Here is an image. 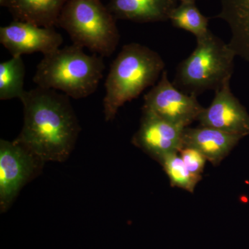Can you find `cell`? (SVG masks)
Here are the masks:
<instances>
[{
  "label": "cell",
  "mask_w": 249,
  "mask_h": 249,
  "mask_svg": "<svg viewBox=\"0 0 249 249\" xmlns=\"http://www.w3.org/2000/svg\"><path fill=\"white\" fill-rule=\"evenodd\" d=\"M19 100L24 107V124L15 141L45 163L66 160L81 129L70 97L37 86L24 91Z\"/></svg>",
  "instance_id": "cell-1"
},
{
  "label": "cell",
  "mask_w": 249,
  "mask_h": 249,
  "mask_svg": "<svg viewBox=\"0 0 249 249\" xmlns=\"http://www.w3.org/2000/svg\"><path fill=\"white\" fill-rule=\"evenodd\" d=\"M165 62L152 49L139 43L124 45L111 63L106 78L103 113L112 121L120 107L138 97L146 88L155 86Z\"/></svg>",
  "instance_id": "cell-2"
},
{
  "label": "cell",
  "mask_w": 249,
  "mask_h": 249,
  "mask_svg": "<svg viewBox=\"0 0 249 249\" xmlns=\"http://www.w3.org/2000/svg\"><path fill=\"white\" fill-rule=\"evenodd\" d=\"M74 45L44 55L36 67L34 83L37 87L58 90L70 98L82 99L93 94L103 77V57L88 55Z\"/></svg>",
  "instance_id": "cell-3"
},
{
  "label": "cell",
  "mask_w": 249,
  "mask_h": 249,
  "mask_svg": "<svg viewBox=\"0 0 249 249\" xmlns=\"http://www.w3.org/2000/svg\"><path fill=\"white\" fill-rule=\"evenodd\" d=\"M235 52L209 31L196 38V47L178 65L173 85L187 94L197 96L207 90L220 88L231 80Z\"/></svg>",
  "instance_id": "cell-4"
},
{
  "label": "cell",
  "mask_w": 249,
  "mask_h": 249,
  "mask_svg": "<svg viewBox=\"0 0 249 249\" xmlns=\"http://www.w3.org/2000/svg\"><path fill=\"white\" fill-rule=\"evenodd\" d=\"M115 19L101 0H68L57 26L66 31L74 45L109 57L120 41Z\"/></svg>",
  "instance_id": "cell-5"
},
{
  "label": "cell",
  "mask_w": 249,
  "mask_h": 249,
  "mask_svg": "<svg viewBox=\"0 0 249 249\" xmlns=\"http://www.w3.org/2000/svg\"><path fill=\"white\" fill-rule=\"evenodd\" d=\"M45 162L16 141H0V211L10 209L19 192L37 178Z\"/></svg>",
  "instance_id": "cell-6"
},
{
  "label": "cell",
  "mask_w": 249,
  "mask_h": 249,
  "mask_svg": "<svg viewBox=\"0 0 249 249\" xmlns=\"http://www.w3.org/2000/svg\"><path fill=\"white\" fill-rule=\"evenodd\" d=\"M142 107L183 128L197 121L204 109L197 96L183 93L170 82L165 70L158 83L144 96Z\"/></svg>",
  "instance_id": "cell-7"
},
{
  "label": "cell",
  "mask_w": 249,
  "mask_h": 249,
  "mask_svg": "<svg viewBox=\"0 0 249 249\" xmlns=\"http://www.w3.org/2000/svg\"><path fill=\"white\" fill-rule=\"evenodd\" d=\"M140 127L132 143L160 161L165 156L179 153L183 147L185 128L170 124L152 111L142 107Z\"/></svg>",
  "instance_id": "cell-8"
},
{
  "label": "cell",
  "mask_w": 249,
  "mask_h": 249,
  "mask_svg": "<svg viewBox=\"0 0 249 249\" xmlns=\"http://www.w3.org/2000/svg\"><path fill=\"white\" fill-rule=\"evenodd\" d=\"M0 42L12 56L37 52L45 55L60 48L63 38L54 28L14 20L0 28Z\"/></svg>",
  "instance_id": "cell-9"
},
{
  "label": "cell",
  "mask_w": 249,
  "mask_h": 249,
  "mask_svg": "<svg viewBox=\"0 0 249 249\" xmlns=\"http://www.w3.org/2000/svg\"><path fill=\"white\" fill-rule=\"evenodd\" d=\"M231 80L216 90L213 101L198 117L201 126L242 137L249 134V114L232 93Z\"/></svg>",
  "instance_id": "cell-10"
},
{
  "label": "cell",
  "mask_w": 249,
  "mask_h": 249,
  "mask_svg": "<svg viewBox=\"0 0 249 249\" xmlns=\"http://www.w3.org/2000/svg\"><path fill=\"white\" fill-rule=\"evenodd\" d=\"M243 137L203 126L196 128L188 127L183 130V147L196 149L217 166Z\"/></svg>",
  "instance_id": "cell-11"
},
{
  "label": "cell",
  "mask_w": 249,
  "mask_h": 249,
  "mask_svg": "<svg viewBox=\"0 0 249 249\" xmlns=\"http://www.w3.org/2000/svg\"><path fill=\"white\" fill-rule=\"evenodd\" d=\"M108 9L116 19L155 22L169 19L174 0H111Z\"/></svg>",
  "instance_id": "cell-12"
},
{
  "label": "cell",
  "mask_w": 249,
  "mask_h": 249,
  "mask_svg": "<svg viewBox=\"0 0 249 249\" xmlns=\"http://www.w3.org/2000/svg\"><path fill=\"white\" fill-rule=\"evenodd\" d=\"M222 10L217 18L225 21L230 28L229 47L249 62V0H220Z\"/></svg>",
  "instance_id": "cell-13"
},
{
  "label": "cell",
  "mask_w": 249,
  "mask_h": 249,
  "mask_svg": "<svg viewBox=\"0 0 249 249\" xmlns=\"http://www.w3.org/2000/svg\"><path fill=\"white\" fill-rule=\"evenodd\" d=\"M68 0H6L5 6L14 20L54 28Z\"/></svg>",
  "instance_id": "cell-14"
},
{
  "label": "cell",
  "mask_w": 249,
  "mask_h": 249,
  "mask_svg": "<svg viewBox=\"0 0 249 249\" xmlns=\"http://www.w3.org/2000/svg\"><path fill=\"white\" fill-rule=\"evenodd\" d=\"M25 66L22 56L12 58L0 64V100L22 97L24 89Z\"/></svg>",
  "instance_id": "cell-15"
},
{
  "label": "cell",
  "mask_w": 249,
  "mask_h": 249,
  "mask_svg": "<svg viewBox=\"0 0 249 249\" xmlns=\"http://www.w3.org/2000/svg\"><path fill=\"white\" fill-rule=\"evenodd\" d=\"M169 19L175 27L189 31L196 38L204 37L210 31L208 29L209 19L201 14L194 1L182 2L175 7Z\"/></svg>",
  "instance_id": "cell-16"
},
{
  "label": "cell",
  "mask_w": 249,
  "mask_h": 249,
  "mask_svg": "<svg viewBox=\"0 0 249 249\" xmlns=\"http://www.w3.org/2000/svg\"><path fill=\"white\" fill-rule=\"evenodd\" d=\"M178 154L173 153L165 156L159 162L168 175L172 186L193 193L201 178L195 176L188 171L182 159Z\"/></svg>",
  "instance_id": "cell-17"
},
{
  "label": "cell",
  "mask_w": 249,
  "mask_h": 249,
  "mask_svg": "<svg viewBox=\"0 0 249 249\" xmlns=\"http://www.w3.org/2000/svg\"><path fill=\"white\" fill-rule=\"evenodd\" d=\"M179 154L188 171L195 176L201 178V173L204 171L205 163L207 160L206 157L193 147H183Z\"/></svg>",
  "instance_id": "cell-18"
},
{
  "label": "cell",
  "mask_w": 249,
  "mask_h": 249,
  "mask_svg": "<svg viewBox=\"0 0 249 249\" xmlns=\"http://www.w3.org/2000/svg\"><path fill=\"white\" fill-rule=\"evenodd\" d=\"M6 0H0V4L1 6H4L5 4H6Z\"/></svg>",
  "instance_id": "cell-19"
},
{
  "label": "cell",
  "mask_w": 249,
  "mask_h": 249,
  "mask_svg": "<svg viewBox=\"0 0 249 249\" xmlns=\"http://www.w3.org/2000/svg\"><path fill=\"white\" fill-rule=\"evenodd\" d=\"M182 2H190V1H195V0H180Z\"/></svg>",
  "instance_id": "cell-20"
}]
</instances>
